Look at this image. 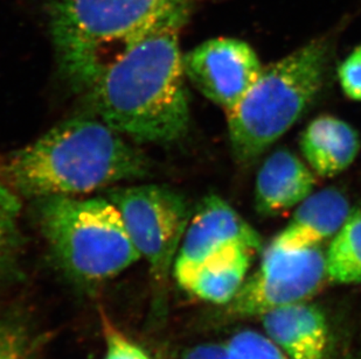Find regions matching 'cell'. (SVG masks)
Segmentation results:
<instances>
[{"label":"cell","mask_w":361,"mask_h":359,"mask_svg":"<svg viewBox=\"0 0 361 359\" xmlns=\"http://www.w3.org/2000/svg\"><path fill=\"white\" fill-rule=\"evenodd\" d=\"M200 0H183L150 26L88 92L103 122L147 143H172L190 122L180 33Z\"/></svg>","instance_id":"6da1fadb"},{"label":"cell","mask_w":361,"mask_h":359,"mask_svg":"<svg viewBox=\"0 0 361 359\" xmlns=\"http://www.w3.org/2000/svg\"><path fill=\"white\" fill-rule=\"evenodd\" d=\"M143 153L106 122L76 117L60 122L0 163V180L26 197L75 196L147 175Z\"/></svg>","instance_id":"7a4b0ae2"},{"label":"cell","mask_w":361,"mask_h":359,"mask_svg":"<svg viewBox=\"0 0 361 359\" xmlns=\"http://www.w3.org/2000/svg\"><path fill=\"white\" fill-rule=\"evenodd\" d=\"M183 0H49L48 13L62 75L88 92L126 48Z\"/></svg>","instance_id":"3957f363"},{"label":"cell","mask_w":361,"mask_h":359,"mask_svg":"<svg viewBox=\"0 0 361 359\" xmlns=\"http://www.w3.org/2000/svg\"><path fill=\"white\" fill-rule=\"evenodd\" d=\"M329 51V41L317 39L262 67L245 97L226 113L236 159L252 163L295 125L321 92Z\"/></svg>","instance_id":"277c9868"},{"label":"cell","mask_w":361,"mask_h":359,"mask_svg":"<svg viewBox=\"0 0 361 359\" xmlns=\"http://www.w3.org/2000/svg\"><path fill=\"white\" fill-rule=\"evenodd\" d=\"M40 223L55 257L72 275L97 282L113 278L140 254L109 199H42Z\"/></svg>","instance_id":"5b68a950"},{"label":"cell","mask_w":361,"mask_h":359,"mask_svg":"<svg viewBox=\"0 0 361 359\" xmlns=\"http://www.w3.org/2000/svg\"><path fill=\"white\" fill-rule=\"evenodd\" d=\"M108 199L120 211L135 248L156 278L166 277L188 225L184 197L166 186L145 184L115 189Z\"/></svg>","instance_id":"8992f818"},{"label":"cell","mask_w":361,"mask_h":359,"mask_svg":"<svg viewBox=\"0 0 361 359\" xmlns=\"http://www.w3.org/2000/svg\"><path fill=\"white\" fill-rule=\"evenodd\" d=\"M327 278L326 254L319 248L286 251L269 246L257 271L245 278L229 302L233 315L261 316L312 298Z\"/></svg>","instance_id":"52a82bcc"},{"label":"cell","mask_w":361,"mask_h":359,"mask_svg":"<svg viewBox=\"0 0 361 359\" xmlns=\"http://www.w3.org/2000/svg\"><path fill=\"white\" fill-rule=\"evenodd\" d=\"M184 69L195 88L227 113L252 88L262 65L245 41L218 37L188 51L184 56Z\"/></svg>","instance_id":"ba28073f"},{"label":"cell","mask_w":361,"mask_h":359,"mask_svg":"<svg viewBox=\"0 0 361 359\" xmlns=\"http://www.w3.org/2000/svg\"><path fill=\"white\" fill-rule=\"evenodd\" d=\"M242 246L255 253L261 239L226 201L208 196L201 201L181 241L174 263V275L181 287L188 288L195 272L216 254Z\"/></svg>","instance_id":"9c48e42d"},{"label":"cell","mask_w":361,"mask_h":359,"mask_svg":"<svg viewBox=\"0 0 361 359\" xmlns=\"http://www.w3.org/2000/svg\"><path fill=\"white\" fill-rule=\"evenodd\" d=\"M351 214L348 197L341 190L329 188L311 194L270 246L286 251L319 248L341 231Z\"/></svg>","instance_id":"30bf717a"},{"label":"cell","mask_w":361,"mask_h":359,"mask_svg":"<svg viewBox=\"0 0 361 359\" xmlns=\"http://www.w3.org/2000/svg\"><path fill=\"white\" fill-rule=\"evenodd\" d=\"M314 173L288 149H279L263 163L255 186L259 214H282L298 207L314 191Z\"/></svg>","instance_id":"8fae6325"},{"label":"cell","mask_w":361,"mask_h":359,"mask_svg":"<svg viewBox=\"0 0 361 359\" xmlns=\"http://www.w3.org/2000/svg\"><path fill=\"white\" fill-rule=\"evenodd\" d=\"M266 335L291 359H325L326 319L321 309L300 302L261 316Z\"/></svg>","instance_id":"7c38bea8"},{"label":"cell","mask_w":361,"mask_h":359,"mask_svg":"<svg viewBox=\"0 0 361 359\" xmlns=\"http://www.w3.org/2000/svg\"><path fill=\"white\" fill-rule=\"evenodd\" d=\"M300 149L314 174L332 177L353 163L360 149V139L348 122L334 115H321L304 130Z\"/></svg>","instance_id":"4fadbf2b"},{"label":"cell","mask_w":361,"mask_h":359,"mask_svg":"<svg viewBox=\"0 0 361 359\" xmlns=\"http://www.w3.org/2000/svg\"><path fill=\"white\" fill-rule=\"evenodd\" d=\"M252 254L242 246L216 254L195 272L186 291L213 303H229L245 282Z\"/></svg>","instance_id":"5bb4252c"},{"label":"cell","mask_w":361,"mask_h":359,"mask_svg":"<svg viewBox=\"0 0 361 359\" xmlns=\"http://www.w3.org/2000/svg\"><path fill=\"white\" fill-rule=\"evenodd\" d=\"M326 268L330 282L343 285L361 284V210L350 215L331 241Z\"/></svg>","instance_id":"9a60e30c"},{"label":"cell","mask_w":361,"mask_h":359,"mask_svg":"<svg viewBox=\"0 0 361 359\" xmlns=\"http://www.w3.org/2000/svg\"><path fill=\"white\" fill-rule=\"evenodd\" d=\"M232 359H291L267 335L242 330L225 344Z\"/></svg>","instance_id":"2e32d148"},{"label":"cell","mask_w":361,"mask_h":359,"mask_svg":"<svg viewBox=\"0 0 361 359\" xmlns=\"http://www.w3.org/2000/svg\"><path fill=\"white\" fill-rule=\"evenodd\" d=\"M19 208L17 194L0 180V259L10 244Z\"/></svg>","instance_id":"e0dca14e"},{"label":"cell","mask_w":361,"mask_h":359,"mask_svg":"<svg viewBox=\"0 0 361 359\" xmlns=\"http://www.w3.org/2000/svg\"><path fill=\"white\" fill-rule=\"evenodd\" d=\"M339 81L345 95L361 102V46L355 48L339 67Z\"/></svg>","instance_id":"ac0fdd59"},{"label":"cell","mask_w":361,"mask_h":359,"mask_svg":"<svg viewBox=\"0 0 361 359\" xmlns=\"http://www.w3.org/2000/svg\"><path fill=\"white\" fill-rule=\"evenodd\" d=\"M106 359H150L147 353L111 327H106Z\"/></svg>","instance_id":"d6986e66"},{"label":"cell","mask_w":361,"mask_h":359,"mask_svg":"<svg viewBox=\"0 0 361 359\" xmlns=\"http://www.w3.org/2000/svg\"><path fill=\"white\" fill-rule=\"evenodd\" d=\"M184 359H232L225 344H201L188 350Z\"/></svg>","instance_id":"ffe728a7"},{"label":"cell","mask_w":361,"mask_h":359,"mask_svg":"<svg viewBox=\"0 0 361 359\" xmlns=\"http://www.w3.org/2000/svg\"><path fill=\"white\" fill-rule=\"evenodd\" d=\"M0 359H3V358H0Z\"/></svg>","instance_id":"44dd1931"}]
</instances>
